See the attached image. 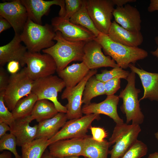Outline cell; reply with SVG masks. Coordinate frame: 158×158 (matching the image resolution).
I'll return each mask as SVG.
<instances>
[{
	"instance_id": "45",
	"label": "cell",
	"mask_w": 158,
	"mask_h": 158,
	"mask_svg": "<svg viewBox=\"0 0 158 158\" xmlns=\"http://www.w3.org/2000/svg\"><path fill=\"white\" fill-rule=\"evenodd\" d=\"M41 158H58L51 154L47 149H46L43 153Z\"/></svg>"
},
{
	"instance_id": "30",
	"label": "cell",
	"mask_w": 158,
	"mask_h": 158,
	"mask_svg": "<svg viewBox=\"0 0 158 158\" xmlns=\"http://www.w3.org/2000/svg\"><path fill=\"white\" fill-rule=\"evenodd\" d=\"M69 20L73 23L86 28L96 37L100 33L95 27L88 13L86 6V0H84L80 8L71 18Z\"/></svg>"
},
{
	"instance_id": "2",
	"label": "cell",
	"mask_w": 158,
	"mask_h": 158,
	"mask_svg": "<svg viewBox=\"0 0 158 158\" xmlns=\"http://www.w3.org/2000/svg\"><path fill=\"white\" fill-rule=\"evenodd\" d=\"M54 40L56 42L52 47L42 51L50 55L57 66L56 72L66 68L72 61L82 62L84 47L86 42H72L64 39L59 31L55 32Z\"/></svg>"
},
{
	"instance_id": "18",
	"label": "cell",
	"mask_w": 158,
	"mask_h": 158,
	"mask_svg": "<svg viewBox=\"0 0 158 158\" xmlns=\"http://www.w3.org/2000/svg\"><path fill=\"white\" fill-rule=\"evenodd\" d=\"M84 138H74L58 140L49 146L52 155L58 158L83 156Z\"/></svg>"
},
{
	"instance_id": "13",
	"label": "cell",
	"mask_w": 158,
	"mask_h": 158,
	"mask_svg": "<svg viewBox=\"0 0 158 158\" xmlns=\"http://www.w3.org/2000/svg\"><path fill=\"white\" fill-rule=\"evenodd\" d=\"M0 16L11 24L15 34H20L28 18L26 9L21 0L0 3Z\"/></svg>"
},
{
	"instance_id": "21",
	"label": "cell",
	"mask_w": 158,
	"mask_h": 158,
	"mask_svg": "<svg viewBox=\"0 0 158 158\" xmlns=\"http://www.w3.org/2000/svg\"><path fill=\"white\" fill-rule=\"evenodd\" d=\"M107 35L113 41L131 47H138L143 40L140 31L135 32L128 30L115 21L112 22Z\"/></svg>"
},
{
	"instance_id": "7",
	"label": "cell",
	"mask_w": 158,
	"mask_h": 158,
	"mask_svg": "<svg viewBox=\"0 0 158 158\" xmlns=\"http://www.w3.org/2000/svg\"><path fill=\"white\" fill-rule=\"evenodd\" d=\"M65 87V84L61 78L52 75L34 81L32 92L37 96L38 100H49L54 104L58 112L66 113V107L58 99L59 92H61Z\"/></svg>"
},
{
	"instance_id": "40",
	"label": "cell",
	"mask_w": 158,
	"mask_h": 158,
	"mask_svg": "<svg viewBox=\"0 0 158 158\" xmlns=\"http://www.w3.org/2000/svg\"><path fill=\"white\" fill-rule=\"evenodd\" d=\"M12 26L4 18L0 16V33L7 30Z\"/></svg>"
},
{
	"instance_id": "32",
	"label": "cell",
	"mask_w": 158,
	"mask_h": 158,
	"mask_svg": "<svg viewBox=\"0 0 158 158\" xmlns=\"http://www.w3.org/2000/svg\"><path fill=\"white\" fill-rule=\"evenodd\" d=\"M17 146L16 138L15 136L11 133H6L0 138V151L8 150L14 155L15 158H21L17 152L16 149Z\"/></svg>"
},
{
	"instance_id": "3",
	"label": "cell",
	"mask_w": 158,
	"mask_h": 158,
	"mask_svg": "<svg viewBox=\"0 0 158 158\" xmlns=\"http://www.w3.org/2000/svg\"><path fill=\"white\" fill-rule=\"evenodd\" d=\"M55 35L51 25L38 24L28 17L20 37L28 51L40 52L55 44Z\"/></svg>"
},
{
	"instance_id": "25",
	"label": "cell",
	"mask_w": 158,
	"mask_h": 158,
	"mask_svg": "<svg viewBox=\"0 0 158 158\" xmlns=\"http://www.w3.org/2000/svg\"><path fill=\"white\" fill-rule=\"evenodd\" d=\"M110 146L109 142L106 140L98 142L92 136L87 135L84 138L83 156L87 158H108Z\"/></svg>"
},
{
	"instance_id": "24",
	"label": "cell",
	"mask_w": 158,
	"mask_h": 158,
	"mask_svg": "<svg viewBox=\"0 0 158 158\" xmlns=\"http://www.w3.org/2000/svg\"><path fill=\"white\" fill-rule=\"evenodd\" d=\"M67 120L66 113L59 112L53 117L39 122L36 139L51 138L64 126Z\"/></svg>"
},
{
	"instance_id": "49",
	"label": "cell",
	"mask_w": 158,
	"mask_h": 158,
	"mask_svg": "<svg viewBox=\"0 0 158 158\" xmlns=\"http://www.w3.org/2000/svg\"><path fill=\"white\" fill-rule=\"evenodd\" d=\"M154 136L156 139L158 140V131L155 133Z\"/></svg>"
},
{
	"instance_id": "9",
	"label": "cell",
	"mask_w": 158,
	"mask_h": 158,
	"mask_svg": "<svg viewBox=\"0 0 158 158\" xmlns=\"http://www.w3.org/2000/svg\"><path fill=\"white\" fill-rule=\"evenodd\" d=\"M86 4L97 28L100 32L107 35L115 9L112 0H86Z\"/></svg>"
},
{
	"instance_id": "23",
	"label": "cell",
	"mask_w": 158,
	"mask_h": 158,
	"mask_svg": "<svg viewBox=\"0 0 158 158\" xmlns=\"http://www.w3.org/2000/svg\"><path fill=\"white\" fill-rule=\"evenodd\" d=\"M90 70L82 62L73 63L57 72L58 76L64 82L66 88H70L81 81Z\"/></svg>"
},
{
	"instance_id": "15",
	"label": "cell",
	"mask_w": 158,
	"mask_h": 158,
	"mask_svg": "<svg viewBox=\"0 0 158 158\" xmlns=\"http://www.w3.org/2000/svg\"><path fill=\"white\" fill-rule=\"evenodd\" d=\"M119 98L118 96L115 95L107 96L104 100L99 103L84 104L82 107V113L85 115L104 114L112 118L116 124H122L124 122L119 116L117 111Z\"/></svg>"
},
{
	"instance_id": "39",
	"label": "cell",
	"mask_w": 158,
	"mask_h": 158,
	"mask_svg": "<svg viewBox=\"0 0 158 158\" xmlns=\"http://www.w3.org/2000/svg\"><path fill=\"white\" fill-rule=\"evenodd\" d=\"M20 64L18 61H12L8 63L7 69L11 74H14L18 72L19 69Z\"/></svg>"
},
{
	"instance_id": "41",
	"label": "cell",
	"mask_w": 158,
	"mask_h": 158,
	"mask_svg": "<svg viewBox=\"0 0 158 158\" xmlns=\"http://www.w3.org/2000/svg\"><path fill=\"white\" fill-rule=\"evenodd\" d=\"M10 127L4 122H0V138L5 135L6 132L10 131Z\"/></svg>"
},
{
	"instance_id": "31",
	"label": "cell",
	"mask_w": 158,
	"mask_h": 158,
	"mask_svg": "<svg viewBox=\"0 0 158 158\" xmlns=\"http://www.w3.org/2000/svg\"><path fill=\"white\" fill-rule=\"evenodd\" d=\"M130 73L123 68L117 67L110 70H103L101 73L96 74L95 76L97 80L105 82L112 79L118 78L126 80Z\"/></svg>"
},
{
	"instance_id": "14",
	"label": "cell",
	"mask_w": 158,
	"mask_h": 158,
	"mask_svg": "<svg viewBox=\"0 0 158 158\" xmlns=\"http://www.w3.org/2000/svg\"><path fill=\"white\" fill-rule=\"evenodd\" d=\"M102 49L101 44L94 40L85 42L82 62L90 70L102 67H119L110 56L103 53Z\"/></svg>"
},
{
	"instance_id": "19",
	"label": "cell",
	"mask_w": 158,
	"mask_h": 158,
	"mask_svg": "<svg viewBox=\"0 0 158 158\" xmlns=\"http://www.w3.org/2000/svg\"><path fill=\"white\" fill-rule=\"evenodd\" d=\"M21 42L20 35L15 34L14 37L9 42L0 46V66H3L12 61L19 62L22 67L25 66V57L28 50L26 47L22 44Z\"/></svg>"
},
{
	"instance_id": "29",
	"label": "cell",
	"mask_w": 158,
	"mask_h": 158,
	"mask_svg": "<svg viewBox=\"0 0 158 158\" xmlns=\"http://www.w3.org/2000/svg\"><path fill=\"white\" fill-rule=\"evenodd\" d=\"M104 94V83L97 79L94 75L92 76L85 84L83 95V103L89 104L93 98Z\"/></svg>"
},
{
	"instance_id": "4",
	"label": "cell",
	"mask_w": 158,
	"mask_h": 158,
	"mask_svg": "<svg viewBox=\"0 0 158 158\" xmlns=\"http://www.w3.org/2000/svg\"><path fill=\"white\" fill-rule=\"evenodd\" d=\"M126 80L127 84L118 96L123 102L121 109L126 115V123L132 121V124L140 125L143 122L144 116L138 99V94L141 91L135 87V73L131 71Z\"/></svg>"
},
{
	"instance_id": "17",
	"label": "cell",
	"mask_w": 158,
	"mask_h": 158,
	"mask_svg": "<svg viewBox=\"0 0 158 158\" xmlns=\"http://www.w3.org/2000/svg\"><path fill=\"white\" fill-rule=\"evenodd\" d=\"M113 14L115 21L123 28L131 32L140 31L141 16L135 7L128 4L121 7H116Z\"/></svg>"
},
{
	"instance_id": "44",
	"label": "cell",
	"mask_w": 158,
	"mask_h": 158,
	"mask_svg": "<svg viewBox=\"0 0 158 158\" xmlns=\"http://www.w3.org/2000/svg\"><path fill=\"white\" fill-rule=\"evenodd\" d=\"M12 153L9 151H4L0 154V158H12Z\"/></svg>"
},
{
	"instance_id": "22",
	"label": "cell",
	"mask_w": 158,
	"mask_h": 158,
	"mask_svg": "<svg viewBox=\"0 0 158 158\" xmlns=\"http://www.w3.org/2000/svg\"><path fill=\"white\" fill-rule=\"evenodd\" d=\"M131 71L137 74L140 77L144 89L143 95L139 99H144L158 101V73H152L140 69L132 64L129 65Z\"/></svg>"
},
{
	"instance_id": "12",
	"label": "cell",
	"mask_w": 158,
	"mask_h": 158,
	"mask_svg": "<svg viewBox=\"0 0 158 158\" xmlns=\"http://www.w3.org/2000/svg\"><path fill=\"white\" fill-rule=\"evenodd\" d=\"M51 23L54 32H60L63 37L68 41L86 42L94 40L96 37L86 28L73 23L62 17L53 18Z\"/></svg>"
},
{
	"instance_id": "8",
	"label": "cell",
	"mask_w": 158,
	"mask_h": 158,
	"mask_svg": "<svg viewBox=\"0 0 158 158\" xmlns=\"http://www.w3.org/2000/svg\"><path fill=\"white\" fill-rule=\"evenodd\" d=\"M24 62L27 74L33 81L53 75L56 71V62L48 54L28 51Z\"/></svg>"
},
{
	"instance_id": "38",
	"label": "cell",
	"mask_w": 158,
	"mask_h": 158,
	"mask_svg": "<svg viewBox=\"0 0 158 158\" xmlns=\"http://www.w3.org/2000/svg\"><path fill=\"white\" fill-rule=\"evenodd\" d=\"M10 78L6 70L0 66V92L5 91L9 83Z\"/></svg>"
},
{
	"instance_id": "10",
	"label": "cell",
	"mask_w": 158,
	"mask_h": 158,
	"mask_svg": "<svg viewBox=\"0 0 158 158\" xmlns=\"http://www.w3.org/2000/svg\"><path fill=\"white\" fill-rule=\"evenodd\" d=\"M100 119L99 115H85L78 118L69 120L53 137L48 140L49 145L59 140L74 138H84L95 120Z\"/></svg>"
},
{
	"instance_id": "43",
	"label": "cell",
	"mask_w": 158,
	"mask_h": 158,
	"mask_svg": "<svg viewBox=\"0 0 158 158\" xmlns=\"http://www.w3.org/2000/svg\"><path fill=\"white\" fill-rule=\"evenodd\" d=\"M147 10L150 12L158 11V0H151Z\"/></svg>"
},
{
	"instance_id": "11",
	"label": "cell",
	"mask_w": 158,
	"mask_h": 158,
	"mask_svg": "<svg viewBox=\"0 0 158 158\" xmlns=\"http://www.w3.org/2000/svg\"><path fill=\"white\" fill-rule=\"evenodd\" d=\"M96 69L90 70L83 80L72 88H66L61 95L62 99H66L68 103L66 106V113L68 119L78 118L83 116L82 105L83 92L85 84L92 76L97 74Z\"/></svg>"
},
{
	"instance_id": "26",
	"label": "cell",
	"mask_w": 158,
	"mask_h": 158,
	"mask_svg": "<svg viewBox=\"0 0 158 158\" xmlns=\"http://www.w3.org/2000/svg\"><path fill=\"white\" fill-rule=\"evenodd\" d=\"M58 112L53 102L47 99H42L36 102L31 115L34 120L39 123L53 117Z\"/></svg>"
},
{
	"instance_id": "42",
	"label": "cell",
	"mask_w": 158,
	"mask_h": 158,
	"mask_svg": "<svg viewBox=\"0 0 158 158\" xmlns=\"http://www.w3.org/2000/svg\"><path fill=\"white\" fill-rule=\"evenodd\" d=\"M114 5L116 7H121L123 6L128 3L135 2L136 0H112Z\"/></svg>"
},
{
	"instance_id": "1",
	"label": "cell",
	"mask_w": 158,
	"mask_h": 158,
	"mask_svg": "<svg viewBox=\"0 0 158 158\" xmlns=\"http://www.w3.org/2000/svg\"><path fill=\"white\" fill-rule=\"evenodd\" d=\"M94 40L102 46L105 54L111 57L119 67L126 69L130 64L144 59L148 53L138 47L123 45L111 40L107 35L100 32Z\"/></svg>"
},
{
	"instance_id": "20",
	"label": "cell",
	"mask_w": 158,
	"mask_h": 158,
	"mask_svg": "<svg viewBox=\"0 0 158 158\" xmlns=\"http://www.w3.org/2000/svg\"><path fill=\"white\" fill-rule=\"evenodd\" d=\"M34 119L30 115L24 118L16 119L10 127V133L16 137L17 146H22L36 139L38 130V125H30Z\"/></svg>"
},
{
	"instance_id": "48",
	"label": "cell",
	"mask_w": 158,
	"mask_h": 158,
	"mask_svg": "<svg viewBox=\"0 0 158 158\" xmlns=\"http://www.w3.org/2000/svg\"><path fill=\"white\" fill-rule=\"evenodd\" d=\"M61 158H80L79 157V156H71L70 157H64ZM84 158H87L86 157H84Z\"/></svg>"
},
{
	"instance_id": "16",
	"label": "cell",
	"mask_w": 158,
	"mask_h": 158,
	"mask_svg": "<svg viewBox=\"0 0 158 158\" xmlns=\"http://www.w3.org/2000/svg\"><path fill=\"white\" fill-rule=\"evenodd\" d=\"M21 1L26 9L28 17L38 24L42 25V17L48 13L53 5H57L60 7L59 16L63 17L65 14V6L63 0H21Z\"/></svg>"
},
{
	"instance_id": "46",
	"label": "cell",
	"mask_w": 158,
	"mask_h": 158,
	"mask_svg": "<svg viewBox=\"0 0 158 158\" xmlns=\"http://www.w3.org/2000/svg\"><path fill=\"white\" fill-rule=\"evenodd\" d=\"M155 40L157 45V48L155 51H152L150 53L153 56L158 58V36L155 37Z\"/></svg>"
},
{
	"instance_id": "27",
	"label": "cell",
	"mask_w": 158,
	"mask_h": 158,
	"mask_svg": "<svg viewBox=\"0 0 158 158\" xmlns=\"http://www.w3.org/2000/svg\"><path fill=\"white\" fill-rule=\"evenodd\" d=\"M48 139H36L21 147V158H41L49 144Z\"/></svg>"
},
{
	"instance_id": "33",
	"label": "cell",
	"mask_w": 158,
	"mask_h": 158,
	"mask_svg": "<svg viewBox=\"0 0 158 158\" xmlns=\"http://www.w3.org/2000/svg\"><path fill=\"white\" fill-rule=\"evenodd\" d=\"M147 152V145L137 140L121 158H141L145 155Z\"/></svg>"
},
{
	"instance_id": "34",
	"label": "cell",
	"mask_w": 158,
	"mask_h": 158,
	"mask_svg": "<svg viewBox=\"0 0 158 158\" xmlns=\"http://www.w3.org/2000/svg\"><path fill=\"white\" fill-rule=\"evenodd\" d=\"M4 92L5 91L0 92V122L5 123L10 127L15 119L12 112L6 106L4 99Z\"/></svg>"
},
{
	"instance_id": "47",
	"label": "cell",
	"mask_w": 158,
	"mask_h": 158,
	"mask_svg": "<svg viewBox=\"0 0 158 158\" xmlns=\"http://www.w3.org/2000/svg\"><path fill=\"white\" fill-rule=\"evenodd\" d=\"M148 158H158V152H155L149 154Z\"/></svg>"
},
{
	"instance_id": "37",
	"label": "cell",
	"mask_w": 158,
	"mask_h": 158,
	"mask_svg": "<svg viewBox=\"0 0 158 158\" xmlns=\"http://www.w3.org/2000/svg\"><path fill=\"white\" fill-rule=\"evenodd\" d=\"M90 129L93 138L97 141H102L108 136V133L103 128L91 126Z\"/></svg>"
},
{
	"instance_id": "35",
	"label": "cell",
	"mask_w": 158,
	"mask_h": 158,
	"mask_svg": "<svg viewBox=\"0 0 158 158\" xmlns=\"http://www.w3.org/2000/svg\"><path fill=\"white\" fill-rule=\"evenodd\" d=\"M65 19L69 20L71 18L80 8L84 0H65Z\"/></svg>"
},
{
	"instance_id": "5",
	"label": "cell",
	"mask_w": 158,
	"mask_h": 158,
	"mask_svg": "<svg viewBox=\"0 0 158 158\" xmlns=\"http://www.w3.org/2000/svg\"><path fill=\"white\" fill-rule=\"evenodd\" d=\"M141 131L139 125H129L124 123L116 124L109 139L111 146L115 144L109 150L110 158H121L138 140Z\"/></svg>"
},
{
	"instance_id": "6",
	"label": "cell",
	"mask_w": 158,
	"mask_h": 158,
	"mask_svg": "<svg viewBox=\"0 0 158 158\" xmlns=\"http://www.w3.org/2000/svg\"><path fill=\"white\" fill-rule=\"evenodd\" d=\"M33 82L28 75L25 67L17 73L11 74L4 96L10 111L13 110L19 100L32 92Z\"/></svg>"
},
{
	"instance_id": "28",
	"label": "cell",
	"mask_w": 158,
	"mask_h": 158,
	"mask_svg": "<svg viewBox=\"0 0 158 158\" xmlns=\"http://www.w3.org/2000/svg\"><path fill=\"white\" fill-rule=\"evenodd\" d=\"M37 100V96L32 92L19 100L11 111L15 120L30 115Z\"/></svg>"
},
{
	"instance_id": "36",
	"label": "cell",
	"mask_w": 158,
	"mask_h": 158,
	"mask_svg": "<svg viewBox=\"0 0 158 158\" xmlns=\"http://www.w3.org/2000/svg\"><path fill=\"white\" fill-rule=\"evenodd\" d=\"M120 79L116 78L104 82L105 95H114L120 88Z\"/></svg>"
}]
</instances>
